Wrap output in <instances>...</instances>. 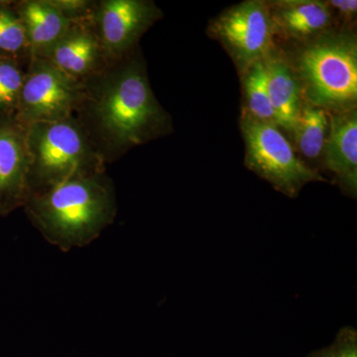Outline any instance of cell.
<instances>
[{"mask_svg":"<svg viewBox=\"0 0 357 357\" xmlns=\"http://www.w3.org/2000/svg\"><path fill=\"white\" fill-rule=\"evenodd\" d=\"M275 33L287 38L307 41L326 34L333 15L325 1L280 0L268 2Z\"/></svg>","mask_w":357,"mask_h":357,"instance_id":"12","label":"cell"},{"mask_svg":"<svg viewBox=\"0 0 357 357\" xmlns=\"http://www.w3.org/2000/svg\"><path fill=\"white\" fill-rule=\"evenodd\" d=\"M330 132V114L321 107L303 102L299 117L293 132L296 146L303 156L319 158Z\"/></svg>","mask_w":357,"mask_h":357,"instance_id":"15","label":"cell"},{"mask_svg":"<svg viewBox=\"0 0 357 357\" xmlns=\"http://www.w3.org/2000/svg\"><path fill=\"white\" fill-rule=\"evenodd\" d=\"M241 132L245 142V165L277 191L295 198L309 183L326 182L325 178L305 163L271 122L258 121L243 109Z\"/></svg>","mask_w":357,"mask_h":357,"instance_id":"5","label":"cell"},{"mask_svg":"<svg viewBox=\"0 0 357 357\" xmlns=\"http://www.w3.org/2000/svg\"><path fill=\"white\" fill-rule=\"evenodd\" d=\"M306 357H357V332L345 326L338 332L332 344L317 349Z\"/></svg>","mask_w":357,"mask_h":357,"instance_id":"19","label":"cell"},{"mask_svg":"<svg viewBox=\"0 0 357 357\" xmlns=\"http://www.w3.org/2000/svg\"><path fill=\"white\" fill-rule=\"evenodd\" d=\"M244 96L249 114L258 121L276 124V115L268 93L267 74L264 61L251 65L243 74Z\"/></svg>","mask_w":357,"mask_h":357,"instance_id":"17","label":"cell"},{"mask_svg":"<svg viewBox=\"0 0 357 357\" xmlns=\"http://www.w3.org/2000/svg\"><path fill=\"white\" fill-rule=\"evenodd\" d=\"M332 14L337 13L338 17L344 22L354 21L356 15L357 1L356 0H331L326 1Z\"/></svg>","mask_w":357,"mask_h":357,"instance_id":"21","label":"cell"},{"mask_svg":"<svg viewBox=\"0 0 357 357\" xmlns=\"http://www.w3.org/2000/svg\"><path fill=\"white\" fill-rule=\"evenodd\" d=\"M243 75L274 48L275 29L268 2L248 0L223 11L210 26Z\"/></svg>","mask_w":357,"mask_h":357,"instance_id":"7","label":"cell"},{"mask_svg":"<svg viewBox=\"0 0 357 357\" xmlns=\"http://www.w3.org/2000/svg\"><path fill=\"white\" fill-rule=\"evenodd\" d=\"M79 83L109 64L91 18L72 22L67 31L45 58Z\"/></svg>","mask_w":357,"mask_h":357,"instance_id":"10","label":"cell"},{"mask_svg":"<svg viewBox=\"0 0 357 357\" xmlns=\"http://www.w3.org/2000/svg\"><path fill=\"white\" fill-rule=\"evenodd\" d=\"M27 66L0 58V116H15Z\"/></svg>","mask_w":357,"mask_h":357,"instance_id":"18","label":"cell"},{"mask_svg":"<svg viewBox=\"0 0 357 357\" xmlns=\"http://www.w3.org/2000/svg\"><path fill=\"white\" fill-rule=\"evenodd\" d=\"M0 58L28 66L30 49L22 20L15 2L0 0Z\"/></svg>","mask_w":357,"mask_h":357,"instance_id":"16","label":"cell"},{"mask_svg":"<svg viewBox=\"0 0 357 357\" xmlns=\"http://www.w3.org/2000/svg\"><path fill=\"white\" fill-rule=\"evenodd\" d=\"M330 132L324 148V165L335 176L342 191L356 197V109L330 114Z\"/></svg>","mask_w":357,"mask_h":357,"instance_id":"11","label":"cell"},{"mask_svg":"<svg viewBox=\"0 0 357 357\" xmlns=\"http://www.w3.org/2000/svg\"><path fill=\"white\" fill-rule=\"evenodd\" d=\"M295 68L306 102L331 114L356 109V37L321 35L301 50Z\"/></svg>","mask_w":357,"mask_h":357,"instance_id":"4","label":"cell"},{"mask_svg":"<svg viewBox=\"0 0 357 357\" xmlns=\"http://www.w3.org/2000/svg\"><path fill=\"white\" fill-rule=\"evenodd\" d=\"M74 117L105 164L172 132L157 100L139 47L84 81Z\"/></svg>","mask_w":357,"mask_h":357,"instance_id":"1","label":"cell"},{"mask_svg":"<svg viewBox=\"0 0 357 357\" xmlns=\"http://www.w3.org/2000/svg\"><path fill=\"white\" fill-rule=\"evenodd\" d=\"M14 2L24 26L29 44L30 60L46 58L72 22L51 3L50 0Z\"/></svg>","mask_w":357,"mask_h":357,"instance_id":"14","label":"cell"},{"mask_svg":"<svg viewBox=\"0 0 357 357\" xmlns=\"http://www.w3.org/2000/svg\"><path fill=\"white\" fill-rule=\"evenodd\" d=\"M96 0H50L52 4L70 22L89 20L93 17Z\"/></svg>","mask_w":357,"mask_h":357,"instance_id":"20","label":"cell"},{"mask_svg":"<svg viewBox=\"0 0 357 357\" xmlns=\"http://www.w3.org/2000/svg\"><path fill=\"white\" fill-rule=\"evenodd\" d=\"M268 93L276 115L277 126L293 132L303 105L297 74L281 53L272 49L265 57Z\"/></svg>","mask_w":357,"mask_h":357,"instance_id":"13","label":"cell"},{"mask_svg":"<svg viewBox=\"0 0 357 357\" xmlns=\"http://www.w3.org/2000/svg\"><path fill=\"white\" fill-rule=\"evenodd\" d=\"M82 91L83 84L68 76L47 59L33 58L26 70L16 121L27 128L38 122L70 119L74 116Z\"/></svg>","mask_w":357,"mask_h":357,"instance_id":"6","label":"cell"},{"mask_svg":"<svg viewBox=\"0 0 357 357\" xmlns=\"http://www.w3.org/2000/svg\"><path fill=\"white\" fill-rule=\"evenodd\" d=\"M29 170L27 128L14 115L0 116V217L25 206Z\"/></svg>","mask_w":357,"mask_h":357,"instance_id":"9","label":"cell"},{"mask_svg":"<svg viewBox=\"0 0 357 357\" xmlns=\"http://www.w3.org/2000/svg\"><path fill=\"white\" fill-rule=\"evenodd\" d=\"M26 128L30 196L72 178L107 171V164L74 116L61 121L38 122Z\"/></svg>","mask_w":357,"mask_h":357,"instance_id":"3","label":"cell"},{"mask_svg":"<svg viewBox=\"0 0 357 357\" xmlns=\"http://www.w3.org/2000/svg\"><path fill=\"white\" fill-rule=\"evenodd\" d=\"M162 16L150 0H96L91 22L110 63L138 48L141 37Z\"/></svg>","mask_w":357,"mask_h":357,"instance_id":"8","label":"cell"},{"mask_svg":"<svg viewBox=\"0 0 357 357\" xmlns=\"http://www.w3.org/2000/svg\"><path fill=\"white\" fill-rule=\"evenodd\" d=\"M23 208L46 241L68 252L89 245L114 223L116 192L107 172L93 174L31 195Z\"/></svg>","mask_w":357,"mask_h":357,"instance_id":"2","label":"cell"}]
</instances>
